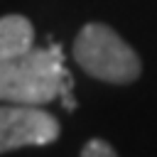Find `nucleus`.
Listing matches in <instances>:
<instances>
[{"label": "nucleus", "mask_w": 157, "mask_h": 157, "mask_svg": "<svg viewBox=\"0 0 157 157\" xmlns=\"http://www.w3.org/2000/svg\"><path fill=\"white\" fill-rule=\"evenodd\" d=\"M34 39V27L25 15H5L0 17V59L27 54Z\"/></svg>", "instance_id": "obj_4"}, {"label": "nucleus", "mask_w": 157, "mask_h": 157, "mask_svg": "<svg viewBox=\"0 0 157 157\" xmlns=\"http://www.w3.org/2000/svg\"><path fill=\"white\" fill-rule=\"evenodd\" d=\"M59 137V123L52 113L37 105H0V152L49 145Z\"/></svg>", "instance_id": "obj_3"}, {"label": "nucleus", "mask_w": 157, "mask_h": 157, "mask_svg": "<svg viewBox=\"0 0 157 157\" xmlns=\"http://www.w3.org/2000/svg\"><path fill=\"white\" fill-rule=\"evenodd\" d=\"M66 74L54 49H29L20 56L0 59V101L17 105H42L64 96Z\"/></svg>", "instance_id": "obj_1"}, {"label": "nucleus", "mask_w": 157, "mask_h": 157, "mask_svg": "<svg viewBox=\"0 0 157 157\" xmlns=\"http://www.w3.org/2000/svg\"><path fill=\"white\" fill-rule=\"evenodd\" d=\"M81 157H118L115 155V150L105 142V140H91V142H86V147L81 150Z\"/></svg>", "instance_id": "obj_5"}, {"label": "nucleus", "mask_w": 157, "mask_h": 157, "mask_svg": "<svg viewBox=\"0 0 157 157\" xmlns=\"http://www.w3.org/2000/svg\"><path fill=\"white\" fill-rule=\"evenodd\" d=\"M74 59L86 74L108 83H132L142 71L135 49L103 22H88L76 34Z\"/></svg>", "instance_id": "obj_2"}]
</instances>
